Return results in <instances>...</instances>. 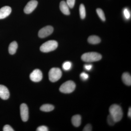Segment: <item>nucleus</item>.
Returning a JSON list of instances; mask_svg holds the SVG:
<instances>
[{"label": "nucleus", "instance_id": "nucleus-19", "mask_svg": "<svg viewBox=\"0 0 131 131\" xmlns=\"http://www.w3.org/2000/svg\"><path fill=\"white\" fill-rule=\"evenodd\" d=\"M96 13L100 18L103 21H105L106 20L105 16L103 10L101 8H97L96 10Z\"/></svg>", "mask_w": 131, "mask_h": 131}, {"label": "nucleus", "instance_id": "nucleus-2", "mask_svg": "<svg viewBox=\"0 0 131 131\" xmlns=\"http://www.w3.org/2000/svg\"><path fill=\"white\" fill-rule=\"evenodd\" d=\"M102 58L101 54L96 52H89L83 54L81 59L86 62H92L100 60Z\"/></svg>", "mask_w": 131, "mask_h": 131}, {"label": "nucleus", "instance_id": "nucleus-27", "mask_svg": "<svg viewBox=\"0 0 131 131\" xmlns=\"http://www.w3.org/2000/svg\"><path fill=\"white\" fill-rule=\"evenodd\" d=\"M92 130V126L90 124H87L84 127L83 131H91Z\"/></svg>", "mask_w": 131, "mask_h": 131}, {"label": "nucleus", "instance_id": "nucleus-22", "mask_svg": "<svg viewBox=\"0 0 131 131\" xmlns=\"http://www.w3.org/2000/svg\"><path fill=\"white\" fill-rule=\"evenodd\" d=\"M123 13H124V17L126 19H128L130 18V14L129 11L127 8H125L124 9Z\"/></svg>", "mask_w": 131, "mask_h": 131}, {"label": "nucleus", "instance_id": "nucleus-16", "mask_svg": "<svg viewBox=\"0 0 131 131\" xmlns=\"http://www.w3.org/2000/svg\"><path fill=\"white\" fill-rule=\"evenodd\" d=\"M18 48V44L15 41L12 42L8 47V51L9 54L13 55L16 52Z\"/></svg>", "mask_w": 131, "mask_h": 131}, {"label": "nucleus", "instance_id": "nucleus-12", "mask_svg": "<svg viewBox=\"0 0 131 131\" xmlns=\"http://www.w3.org/2000/svg\"><path fill=\"white\" fill-rule=\"evenodd\" d=\"M59 8L61 12L66 15H69L70 14L69 7L68 6L67 3L64 1H62L60 3Z\"/></svg>", "mask_w": 131, "mask_h": 131}, {"label": "nucleus", "instance_id": "nucleus-28", "mask_svg": "<svg viewBox=\"0 0 131 131\" xmlns=\"http://www.w3.org/2000/svg\"><path fill=\"white\" fill-rule=\"evenodd\" d=\"M93 66L91 64H85L84 66V69L87 71H90L92 69Z\"/></svg>", "mask_w": 131, "mask_h": 131}, {"label": "nucleus", "instance_id": "nucleus-21", "mask_svg": "<svg viewBox=\"0 0 131 131\" xmlns=\"http://www.w3.org/2000/svg\"><path fill=\"white\" fill-rule=\"evenodd\" d=\"M107 121L108 125L110 126L114 125L116 123L113 118L110 114L108 115L107 116Z\"/></svg>", "mask_w": 131, "mask_h": 131}, {"label": "nucleus", "instance_id": "nucleus-14", "mask_svg": "<svg viewBox=\"0 0 131 131\" xmlns=\"http://www.w3.org/2000/svg\"><path fill=\"white\" fill-rule=\"evenodd\" d=\"M122 78L123 82L127 86H131V77L129 73H124L122 75Z\"/></svg>", "mask_w": 131, "mask_h": 131}, {"label": "nucleus", "instance_id": "nucleus-18", "mask_svg": "<svg viewBox=\"0 0 131 131\" xmlns=\"http://www.w3.org/2000/svg\"><path fill=\"white\" fill-rule=\"evenodd\" d=\"M80 17L82 19L85 18L86 17V10L84 5L81 4L80 7Z\"/></svg>", "mask_w": 131, "mask_h": 131}, {"label": "nucleus", "instance_id": "nucleus-17", "mask_svg": "<svg viewBox=\"0 0 131 131\" xmlns=\"http://www.w3.org/2000/svg\"><path fill=\"white\" fill-rule=\"evenodd\" d=\"M54 106L50 104H45L41 106L40 110L43 112H50L54 110Z\"/></svg>", "mask_w": 131, "mask_h": 131}, {"label": "nucleus", "instance_id": "nucleus-20", "mask_svg": "<svg viewBox=\"0 0 131 131\" xmlns=\"http://www.w3.org/2000/svg\"><path fill=\"white\" fill-rule=\"evenodd\" d=\"M72 67V63L69 61L64 62L62 64V68L64 70L69 71Z\"/></svg>", "mask_w": 131, "mask_h": 131}, {"label": "nucleus", "instance_id": "nucleus-8", "mask_svg": "<svg viewBox=\"0 0 131 131\" xmlns=\"http://www.w3.org/2000/svg\"><path fill=\"white\" fill-rule=\"evenodd\" d=\"M38 4L36 0H31L27 3L24 8V11L27 14L31 13L37 7Z\"/></svg>", "mask_w": 131, "mask_h": 131}, {"label": "nucleus", "instance_id": "nucleus-23", "mask_svg": "<svg viewBox=\"0 0 131 131\" xmlns=\"http://www.w3.org/2000/svg\"><path fill=\"white\" fill-rule=\"evenodd\" d=\"M75 0H67L66 3L70 8H72L74 6Z\"/></svg>", "mask_w": 131, "mask_h": 131}, {"label": "nucleus", "instance_id": "nucleus-11", "mask_svg": "<svg viewBox=\"0 0 131 131\" xmlns=\"http://www.w3.org/2000/svg\"><path fill=\"white\" fill-rule=\"evenodd\" d=\"M9 93L7 87L0 85V98L3 100H7L9 98Z\"/></svg>", "mask_w": 131, "mask_h": 131}, {"label": "nucleus", "instance_id": "nucleus-4", "mask_svg": "<svg viewBox=\"0 0 131 131\" xmlns=\"http://www.w3.org/2000/svg\"><path fill=\"white\" fill-rule=\"evenodd\" d=\"M75 88L76 84L74 82L68 81L61 85L59 88V90L63 93H70L75 90Z\"/></svg>", "mask_w": 131, "mask_h": 131}, {"label": "nucleus", "instance_id": "nucleus-6", "mask_svg": "<svg viewBox=\"0 0 131 131\" xmlns=\"http://www.w3.org/2000/svg\"><path fill=\"white\" fill-rule=\"evenodd\" d=\"M54 30V28L51 26H48L40 29L38 32V36L40 38L46 37L51 34Z\"/></svg>", "mask_w": 131, "mask_h": 131}, {"label": "nucleus", "instance_id": "nucleus-1", "mask_svg": "<svg viewBox=\"0 0 131 131\" xmlns=\"http://www.w3.org/2000/svg\"><path fill=\"white\" fill-rule=\"evenodd\" d=\"M110 114L112 115L116 122H119L123 116V111L121 107L117 104H113L109 109Z\"/></svg>", "mask_w": 131, "mask_h": 131}, {"label": "nucleus", "instance_id": "nucleus-25", "mask_svg": "<svg viewBox=\"0 0 131 131\" xmlns=\"http://www.w3.org/2000/svg\"><path fill=\"white\" fill-rule=\"evenodd\" d=\"M3 131H14V130L12 128V127L9 125H6L3 128Z\"/></svg>", "mask_w": 131, "mask_h": 131}, {"label": "nucleus", "instance_id": "nucleus-5", "mask_svg": "<svg viewBox=\"0 0 131 131\" xmlns=\"http://www.w3.org/2000/svg\"><path fill=\"white\" fill-rule=\"evenodd\" d=\"M62 76L61 70L58 68H52L49 73V79L51 82H55L59 80Z\"/></svg>", "mask_w": 131, "mask_h": 131}, {"label": "nucleus", "instance_id": "nucleus-24", "mask_svg": "<svg viewBox=\"0 0 131 131\" xmlns=\"http://www.w3.org/2000/svg\"><path fill=\"white\" fill-rule=\"evenodd\" d=\"M80 76L81 79L83 81H86L89 78V75L88 74L86 73H84V72L81 73Z\"/></svg>", "mask_w": 131, "mask_h": 131}, {"label": "nucleus", "instance_id": "nucleus-29", "mask_svg": "<svg viewBox=\"0 0 131 131\" xmlns=\"http://www.w3.org/2000/svg\"><path fill=\"white\" fill-rule=\"evenodd\" d=\"M128 117L131 118V108L130 107L129 108V111H128Z\"/></svg>", "mask_w": 131, "mask_h": 131}, {"label": "nucleus", "instance_id": "nucleus-3", "mask_svg": "<svg viewBox=\"0 0 131 131\" xmlns=\"http://www.w3.org/2000/svg\"><path fill=\"white\" fill-rule=\"evenodd\" d=\"M58 42L56 40H50L45 42L40 47V50L42 52H48L53 51L57 48Z\"/></svg>", "mask_w": 131, "mask_h": 131}, {"label": "nucleus", "instance_id": "nucleus-15", "mask_svg": "<svg viewBox=\"0 0 131 131\" xmlns=\"http://www.w3.org/2000/svg\"><path fill=\"white\" fill-rule=\"evenodd\" d=\"M100 38L96 35H91L88 38V42L91 44H97L101 42Z\"/></svg>", "mask_w": 131, "mask_h": 131}, {"label": "nucleus", "instance_id": "nucleus-9", "mask_svg": "<svg viewBox=\"0 0 131 131\" xmlns=\"http://www.w3.org/2000/svg\"><path fill=\"white\" fill-rule=\"evenodd\" d=\"M21 119L24 122L27 121L28 119V108L25 103H22L20 106Z\"/></svg>", "mask_w": 131, "mask_h": 131}, {"label": "nucleus", "instance_id": "nucleus-13", "mask_svg": "<svg viewBox=\"0 0 131 131\" xmlns=\"http://www.w3.org/2000/svg\"><path fill=\"white\" fill-rule=\"evenodd\" d=\"M71 122L73 125L76 127L80 126L81 123V117L80 115H75L72 117Z\"/></svg>", "mask_w": 131, "mask_h": 131}, {"label": "nucleus", "instance_id": "nucleus-10", "mask_svg": "<svg viewBox=\"0 0 131 131\" xmlns=\"http://www.w3.org/2000/svg\"><path fill=\"white\" fill-rule=\"evenodd\" d=\"M12 12V8L8 6L3 7L0 9V19L7 17Z\"/></svg>", "mask_w": 131, "mask_h": 131}, {"label": "nucleus", "instance_id": "nucleus-26", "mask_svg": "<svg viewBox=\"0 0 131 131\" xmlns=\"http://www.w3.org/2000/svg\"><path fill=\"white\" fill-rule=\"evenodd\" d=\"M37 131H49L47 127L45 126H42L39 127L37 129Z\"/></svg>", "mask_w": 131, "mask_h": 131}, {"label": "nucleus", "instance_id": "nucleus-7", "mask_svg": "<svg viewBox=\"0 0 131 131\" xmlns=\"http://www.w3.org/2000/svg\"><path fill=\"white\" fill-rule=\"evenodd\" d=\"M42 73L41 71L37 69L33 71L30 74V79L32 81L38 82L42 80Z\"/></svg>", "mask_w": 131, "mask_h": 131}]
</instances>
